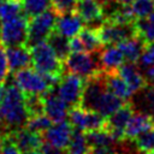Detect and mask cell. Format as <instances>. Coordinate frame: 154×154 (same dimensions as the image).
Here are the masks:
<instances>
[{
    "label": "cell",
    "mask_w": 154,
    "mask_h": 154,
    "mask_svg": "<svg viewBox=\"0 0 154 154\" xmlns=\"http://www.w3.org/2000/svg\"><path fill=\"white\" fill-rule=\"evenodd\" d=\"M24 14L23 0H6L0 4V22L10 20Z\"/></svg>",
    "instance_id": "obj_29"
},
{
    "label": "cell",
    "mask_w": 154,
    "mask_h": 154,
    "mask_svg": "<svg viewBox=\"0 0 154 154\" xmlns=\"http://www.w3.org/2000/svg\"><path fill=\"white\" fill-rule=\"evenodd\" d=\"M76 12L90 26H99L105 20L103 4L100 0H78Z\"/></svg>",
    "instance_id": "obj_13"
},
{
    "label": "cell",
    "mask_w": 154,
    "mask_h": 154,
    "mask_svg": "<svg viewBox=\"0 0 154 154\" xmlns=\"http://www.w3.org/2000/svg\"><path fill=\"white\" fill-rule=\"evenodd\" d=\"M99 57L101 67L105 72L118 71V69L125 61V57L117 45H108L106 48L100 51Z\"/></svg>",
    "instance_id": "obj_19"
},
{
    "label": "cell",
    "mask_w": 154,
    "mask_h": 154,
    "mask_svg": "<svg viewBox=\"0 0 154 154\" xmlns=\"http://www.w3.org/2000/svg\"><path fill=\"white\" fill-rule=\"evenodd\" d=\"M119 5H128V4H130L132 0H116Z\"/></svg>",
    "instance_id": "obj_40"
},
{
    "label": "cell",
    "mask_w": 154,
    "mask_h": 154,
    "mask_svg": "<svg viewBox=\"0 0 154 154\" xmlns=\"http://www.w3.org/2000/svg\"><path fill=\"white\" fill-rule=\"evenodd\" d=\"M101 41L103 45H117L126 38H130L138 34L136 22L131 23H118L112 20H103L97 26Z\"/></svg>",
    "instance_id": "obj_8"
},
{
    "label": "cell",
    "mask_w": 154,
    "mask_h": 154,
    "mask_svg": "<svg viewBox=\"0 0 154 154\" xmlns=\"http://www.w3.org/2000/svg\"><path fill=\"white\" fill-rule=\"evenodd\" d=\"M153 120H154V117H153Z\"/></svg>",
    "instance_id": "obj_46"
},
{
    "label": "cell",
    "mask_w": 154,
    "mask_h": 154,
    "mask_svg": "<svg viewBox=\"0 0 154 154\" xmlns=\"http://www.w3.org/2000/svg\"><path fill=\"white\" fill-rule=\"evenodd\" d=\"M118 73L128 83L132 94L137 93L138 90H141L142 88H144L147 85V81H146L144 76L141 73L140 69L136 66V63H131V61L124 63L118 69Z\"/></svg>",
    "instance_id": "obj_18"
},
{
    "label": "cell",
    "mask_w": 154,
    "mask_h": 154,
    "mask_svg": "<svg viewBox=\"0 0 154 154\" xmlns=\"http://www.w3.org/2000/svg\"><path fill=\"white\" fill-rule=\"evenodd\" d=\"M136 28L138 35L143 37V40L149 43L154 41V12H152L148 17L136 20Z\"/></svg>",
    "instance_id": "obj_31"
},
{
    "label": "cell",
    "mask_w": 154,
    "mask_h": 154,
    "mask_svg": "<svg viewBox=\"0 0 154 154\" xmlns=\"http://www.w3.org/2000/svg\"><path fill=\"white\" fill-rule=\"evenodd\" d=\"M28 22L25 14H20L0 24V43L6 47L26 45L28 40Z\"/></svg>",
    "instance_id": "obj_6"
},
{
    "label": "cell",
    "mask_w": 154,
    "mask_h": 154,
    "mask_svg": "<svg viewBox=\"0 0 154 154\" xmlns=\"http://www.w3.org/2000/svg\"><path fill=\"white\" fill-rule=\"evenodd\" d=\"M85 135H87L88 142L90 144V148H93V147H114V143L118 142L103 128L85 131Z\"/></svg>",
    "instance_id": "obj_26"
},
{
    "label": "cell",
    "mask_w": 154,
    "mask_h": 154,
    "mask_svg": "<svg viewBox=\"0 0 154 154\" xmlns=\"http://www.w3.org/2000/svg\"><path fill=\"white\" fill-rule=\"evenodd\" d=\"M67 154H89L90 144L88 142L85 131L73 128L70 142L66 147Z\"/></svg>",
    "instance_id": "obj_24"
},
{
    "label": "cell",
    "mask_w": 154,
    "mask_h": 154,
    "mask_svg": "<svg viewBox=\"0 0 154 154\" xmlns=\"http://www.w3.org/2000/svg\"><path fill=\"white\" fill-rule=\"evenodd\" d=\"M138 64H140L141 69L154 66V41L147 43V46L138 60Z\"/></svg>",
    "instance_id": "obj_35"
},
{
    "label": "cell",
    "mask_w": 154,
    "mask_h": 154,
    "mask_svg": "<svg viewBox=\"0 0 154 154\" xmlns=\"http://www.w3.org/2000/svg\"><path fill=\"white\" fill-rule=\"evenodd\" d=\"M78 0H51V7L55 11V13L64 14L70 12H76Z\"/></svg>",
    "instance_id": "obj_34"
},
{
    "label": "cell",
    "mask_w": 154,
    "mask_h": 154,
    "mask_svg": "<svg viewBox=\"0 0 154 154\" xmlns=\"http://www.w3.org/2000/svg\"><path fill=\"white\" fill-rule=\"evenodd\" d=\"M72 131H73L72 124L70 122L63 120V122L53 123L51 125V128H48L42 134V137H43L45 142H47L52 146L66 149V147L70 142Z\"/></svg>",
    "instance_id": "obj_12"
},
{
    "label": "cell",
    "mask_w": 154,
    "mask_h": 154,
    "mask_svg": "<svg viewBox=\"0 0 154 154\" xmlns=\"http://www.w3.org/2000/svg\"><path fill=\"white\" fill-rule=\"evenodd\" d=\"M136 94L138 95L136 103L140 105V111L154 117V84H147Z\"/></svg>",
    "instance_id": "obj_27"
},
{
    "label": "cell",
    "mask_w": 154,
    "mask_h": 154,
    "mask_svg": "<svg viewBox=\"0 0 154 154\" xmlns=\"http://www.w3.org/2000/svg\"><path fill=\"white\" fill-rule=\"evenodd\" d=\"M153 126H154V120L150 114L141 112V111L134 112V114L129 119V122L125 126V130H124L125 140L132 141L141 132H143Z\"/></svg>",
    "instance_id": "obj_17"
},
{
    "label": "cell",
    "mask_w": 154,
    "mask_h": 154,
    "mask_svg": "<svg viewBox=\"0 0 154 154\" xmlns=\"http://www.w3.org/2000/svg\"><path fill=\"white\" fill-rule=\"evenodd\" d=\"M52 124H53V122L51 120V118L46 113H41V114L30 116L25 126L28 129H30L31 131L43 134L48 128H51Z\"/></svg>",
    "instance_id": "obj_32"
},
{
    "label": "cell",
    "mask_w": 154,
    "mask_h": 154,
    "mask_svg": "<svg viewBox=\"0 0 154 154\" xmlns=\"http://www.w3.org/2000/svg\"><path fill=\"white\" fill-rule=\"evenodd\" d=\"M4 1H6V0H0V4H1V2H4Z\"/></svg>",
    "instance_id": "obj_44"
},
{
    "label": "cell",
    "mask_w": 154,
    "mask_h": 154,
    "mask_svg": "<svg viewBox=\"0 0 154 154\" xmlns=\"http://www.w3.org/2000/svg\"><path fill=\"white\" fill-rule=\"evenodd\" d=\"M77 36H78L82 46H83L84 52L96 53V52H100L102 49L103 43L101 41L97 26H90V25L84 26Z\"/></svg>",
    "instance_id": "obj_22"
},
{
    "label": "cell",
    "mask_w": 154,
    "mask_h": 154,
    "mask_svg": "<svg viewBox=\"0 0 154 154\" xmlns=\"http://www.w3.org/2000/svg\"><path fill=\"white\" fill-rule=\"evenodd\" d=\"M84 25H85L84 20L77 12H70L58 16L54 30L61 34L63 36L71 38L78 35L81 30L84 28Z\"/></svg>",
    "instance_id": "obj_15"
},
{
    "label": "cell",
    "mask_w": 154,
    "mask_h": 154,
    "mask_svg": "<svg viewBox=\"0 0 154 154\" xmlns=\"http://www.w3.org/2000/svg\"><path fill=\"white\" fill-rule=\"evenodd\" d=\"M117 46L123 52L125 60L131 61V63H138V60L147 46V42L143 40L142 36H140L137 34L130 38H126V40L117 43Z\"/></svg>",
    "instance_id": "obj_20"
},
{
    "label": "cell",
    "mask_w": 154,
    "mask_h": 154,
    "mask_svg": "<svg viewBox=\"0 0 154 154\" xmlns=\"http://www.w3.org/2000/svg\"><path fill=\"white\" fill-rule=\"evenodd\" d=\"M1 154H23L18 149V147L14 144V142L8 137L7 131H5V142H4V147H2Z\"/></svg>",
    "instance_id": "obj_37"
},
{
    "label": "cell",
    "mask_w": 154,
    "mask_h": 154,
    "mask_svg": "<svg viewBox=\"0 0 154 154\" xmlns=\"http://www.w3.org/2000/svg\"><path fill=\"white\" fill-rule=\"evenodd\" d=\"M6 57L8 61L10 72H16L18 70L31 66V48L26 45L6 47Z\"/></svg>",
    "instance_id": "obj_16"
},
{
    "label": "cell",
    "mask_w": 154,
    "mask_h": 154,
    "mask_svg": "<svg viewBox=\"0 0 154 154\" xmlns=\"http://www.w3.org/2000/svg\"><path fill=\"white\" fill-rule=\"evenodd\" d=\"M0 112L6 131L26 125L30 116L25 105V93L14 83L5 85L0 99Z\"/></svg>",
    "instance_id": "obj_1"
},
{
    "label": "cell",
    "mask_w": 154,
    "mask_h": 154,
    "mask_svg": "<svg viewBox=\"0 0 154 154\" xmlns=\"http://www.w3.org/2000/svg\"><path fill=\"white\" fill-rule=\"evenodd\" d=\"M31 66L49 78L55 87L64 73L63 60L57 55L54 49L47 41L40 42L31 47Z\"/></svg>",
    "instance_id": "obj_2"
},
{
    "label": "cell",
    "mask_w": 154,
    "mask_h": 154,
    "mask_svg": "<svg viewBox=\"0 0 154 154\" xmlns=\"http://www.w3.org/2000/svg\"><path fill=\"white\" fill-rule=\"evenodd\" d=\"M4 142H5V131L0 130V154H1V150L4 147Z\"/></svg>",
    "instance_id": "obj_39"
},
{
    "label": "cell",
    "mask_w": 154,
    "mask_h": 154,
    "mask_svg": "<svg viewBox=\"0 0 154 154\" xmlns=\"http://www.w3.org/2000/svg\"><path fill=\"white\" fill-rule=\"evenodd\" d=\"M89 154H90V153H89Z\"/></svg>",
    "instance_id": "obj_47"
},
{
    "label": "cell",
    "mask_w": 154,
    "mask_h": 154,
    "mask_svg": "<svg viewBox=\"0 0 154 154\" xmlns=\"http://www.w3.org/2000/svg\"><path fill=\"white\" fill-rule=\"evenodd\" d=\"M132 141L138 152L144 154L154 152V126L141 132Z\"/></svg>",
    "instance_id": "obj_30"
},
{
    "label": "cell",
    "mask_w": 154,
    "mask_h": 154,
    "mask_svg": "<svg viewBox=\"0 0 154 154\" xmlns=\"http://www.w3.org/2000/svg\"><path fill=\"white\" fill-rule=\"evenodd\" d=\"M13 83L25 94L45 95L54 88L48 77L30 66L13 72Z\"/></svg>",
    "instance_id": "obj_5"
},
{
    "label": "cell",
    "mask_w": 154,
    "mask_h": 154,
    "mask_svg": "<svg viewBox=\"0 0 154 154\" xmlns=\"http://www.w3.org/2000/svg\"><path fill=\"white\" fill-rule=\"evenodd\" d=\"M7 135L23 154H28L32 150L40 149L45 142L42 134L31 131L26 126H23L16 130H8Z\"/></svg>",
    "instance_id": "obj_11"
},
{
    "label": "cell",
    "mask_w": 154,
    "mask_h": 154,
    "mask_svg": "<svg viewBox=\"0 0 154 154\" xmlns=\"http://www.w3.org/2000/svg\"><path fill=\"white\" fill-rule=\"evenodd\" d=\"M147 154H154V152H152V153H147Z\"/></svg>",
    "instance_id": "obj_45"
},
{
    "label": "cell",
    "mask_w": 154,
    "mask_h": 154,
    "mask_svg": "<svg viewBox=\"0 0 154 154\" xmlns=\"http://www.w3.org/2000/svg\"><path fill=\"white\" fill-rule=\"evenodd\" d=\"M57 18L58 14L52 7L35 17L29 18L26 46L31 48L32 46L46 41L55 29Z\"/></svg>",
    "instance_id": "obj_4"
},
{
    "label": "cell",
    "mask_w": 154,
    "mask_h": 154,
    "mask_svg": "<svg viewBox=\"0 0 154 154\" xmlns=\"http://www.w3.org/2000/svg\"><path fill=\"white\" fill-rule=\"evenodd\" d=\"M4 89H5V85H4V83H0V99H1V96H2Z\"/></svg>",
    "instance_id": "obj_42"
},
{
    "label": "cell",
    "mask_w": 154,
    "mask_h": 154,
    "mask_svg": "<svg viewBox=\"0 0 154 154\" xmlns=\"http://www.w3.org/2000/svg\"><path fill=\"white\" fill-rule=\"evenodd\" d=\"M28 154H42V152H41V149H36V150H32V152H30Z\"/></svg>",
    "instance_id": "obj_43"
},
{
    "label": "cell",
    "mask_w": 154,
    "mask_h": 154,
    "mask_svg": "<svg viewBox=\"0 0 154 154\" xmlns=\"http://www.w3.org/2000/svg\"><path fill=\"white\" fill-rule=\"evenodd\" d=\"M144 78L147 81V84H154V66H149L144 69Z\"/></svg>",
    "instance_id": "obj_38"
},
{
    "label": "cell",
    "mask_w": 154,
    "mask_h": 154,
    "mask_svg": "<svg viewBox=\"0 0 154 154\" xmlns=\"http://www.w3.org/2000/svg\"><path fill=\"white\" fill-rule=\"evenodd\" d=\"M10 75V67L8 61L6 57V49L0 43V83H4Z\"/></svg>",
    "instance_id": "obj_36"
},
{
    "label": "cell",
    "mask_w": 154,
    "mask_h": 154,
    "mask_svg": "<svg viewBox=\"0 0 154 154\" xmlns=\"http://www.w3.org/2000/svg\"><path fill=\"white\" fill-rule=\"evenodd\" d=\"M0 130H1V131H6V130H5V126H4V120H2L1 112H0Z\"/></svg>",
    "instance_id": "obj_41"
},
{
    "label": "cell",
    "mask_w": 154,
    "mask_h": 154,
    "mask_svg": "<svg viewBox=\"0 0 154 154\" xmlns=\"http://www.w3.org/2000/svg\"><path fill=\"white\" fill-rule=\"evenodd\" d=\"M100 52L89 53V52H70V54L64 59V70L66 72L77 75L83 79L93 77L102 72L100 63Z\"/></svg>",
    "instance_id": "obj_3"
},
{
    "label": "cell",
    "mask_w": 154,
    "mask_h": 154,
    "mask_svg": "<svg viewBox=\"0 0 154 154\" xmlns=\"http://www.w3.org/2000/svg\"><path fill=\"white\" fill-rule=\"evenodd\" d=\"M69 105L58 96L54 91V88L43 95V108L45 113L51 118L53 123L66 120L69 117Z\"/></svg>",
    "instance_id": "obj_14"
},
{
    "label": "cell",
    "mask_w": 154,
    "mask_h": 154,
    "mask_svg": "<svg viewBox=\"0 0 154 154\" xmlns=\"http://www.w3.org/2000/svg\"><path fill=\"white\" fill-rule=\"evenodd\" d=\"M84 89V79L73 73H63L60 81L54 87V91L70 107L81 105Z\"/></svg>",
    "instance_id": "obj_7"
},
{
    "label": "cell",
    "mask_w": 154,
    "mask_h": 154,
    "mask_svg": "<svg viewBox=\"0 0 154 154\" xmlns=\"http://www.w3.org/2000/svg\"><path fill=\"white\" fill-rule=\"evenodd\" d=\"M125 6L129 14L135 20L146 18L154 12V0H132Z\"/></svg>",
    "instance_id": "obj_25"
},
{
    "label": "cell",
    "mask_w": 154,
    "mask_h": 154,
    "mask_svg": "<svg viewBox=\"0 0 154 154\" xmlns=\"http://www.w3.org/2000/svg\"><path fill=\"white\" fill-rule=\"evenodd\" d=\"M135 109L131 102H124V105L122 107H119L116 112H113L109 117L106 118V123L103 129H106L112 137L118 141H125V135H124V130L125 126L129 122V119L131 118V116L134 114Z\"/></svg>",
    "instance_id": "obj_10"
},
{
    "label": "cell",
    "mask_w": 154,
    "mask_h": 154,
    "mask_svg": "<svg viewBox=\"0 0 154 154\" xmlns=\"http://www.w3.org/2000/svg\"><path fill=\"white\" fill-rule=\"evenodd\" d=\"M124 101L123 99L118 97L116 94H113L111 90H105V93L100 96L99 101L96 102L95 105V108L94 111L99 112L100 114H102L103 117H109L113 112H116L119 107H122L124 105Z\"/></svg>",
    "instance_id": "obj_23"
},
{
    "label": "cell",
    "mask_w": 154,
    "mask_h": 154,
    "mask_svg": "<svg viewBox=\"0 0 154 154\" xmlns=\"http://www.w3.org/2000/svg\"><path fill=\"white\" fill-rule=\"evenodd\" d=\"M46 41L51 45V47L54 49V52L57 53V55L61 60H64L70 54V52H71V48H70V38L63 36L61 34H59L55 30L48 36V38Z\"/></svg>",
    "instance_id": "obj_28"
},
{
    "label": "cell",
    "mask_w": 154,
    "mask_h": 154,
    "mask_svg": "<svg viewBox=\"0 0 154 154\" xmlns=\"http://www.w3.org/2000/svg\"><path fill=\"white\" fill-rule=\"evenodd\" d=\"M105 81H106V85H107L108 90H111L118 97L123 99L124 101H129L131 99L132 91L129 88L128 83L118 73V71L105 72Z\"/></svg>",
    "instance_id": "obj_21"
},
{
    "label": "cell",
    "mask_w": 154,
    "mask_h": 154,
    "mask_svg": "<svg viewBox=\"0 0 154 154\" xmlns=\"http://www.w3.org/2000/svg\"><path fill=\"white\" fill-rule=\"evenodd\" d=\"M67 118L73 128L83 131L102 129L106 123V117H103L96 111L88 109L82 105L71 107Z\"/></svg>",
    "instance_id": "obj_9"
},
{
    "label": "cell",
    "mask_w": 154,
    "mask_h": 154,
    "mask_svg": "<svg viewBox=\"0 0 154 154\" xmlns=\"http://www.w3.org/2000/svg\"><path fill=\"white\" fill-rule=\"evenodd\" d=\"M51 7V0H23L24 14L28 18L35 17Z\"/></svg>",
    "instance_id": "obj_33"
}]
</instances>
